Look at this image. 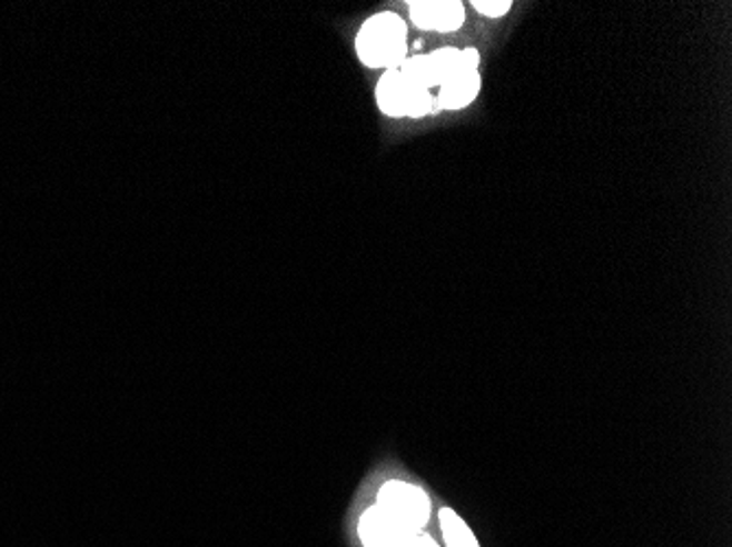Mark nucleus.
Masks as SVG:
<instances>
[{"mask_svg": "<svg viewBox=\"0 0 732 547\" xmlns=\"http://www.w3.org/2000/svg\"><path fill=\"white\" fill-rule=\"evenodd\" d=\"M377 506L390 513L410 533H422L431 517L428 495L419 486L406 481H386L379 488Z\"/></svg>", "mask_w": 732, "mask_h": 547, "instance_id": "obj_3", "label": "nucleus"}, {"mask_svg": "<svg viewBox=\"0 0 732 547\" xmlns=\"http://www.w3.org/2000/svg\"><path fill=\"white\" fill-rule=\"evenodd\" d=\"M399 72L408 81H413V83H417V86H422L426 90L439 88V79H437V72H435L431 56H413V58H406L402 62V67H399Z\"/></svg>", "mask_w": 732, "mask_h": 547, "instance_id": "obj_8", "label": "nucleus"}, {"mask_svg": "<svg viewBox=\"0 0 732 547\" xmlns=\"http://www.w3.org/2000/svg\"><path fill=\"white\" fill-rule=\"evenodd\" d=\"M393 547H439L428 535L424 533H410L406 537H402Z\"/></svg>", "mask_w": 732, "mask_h": 547, "instance_id": "obj_11", "label": "nucleus"}, {"mask_svg": "<svg viewBox=\"0 0 732 547\" xmlns=\"http://www.w3.org/2000/svg\"><path fill=\"white\" fill-rule=\"evenodd\" d=\"M472 7L487 18H503L512 11V0H474Z\"/></svg>", "mask_w": 732, "mask_h": 547, "instance_id": "obj_10", "label": "nucleus"}, {"mask_svg": "<svg viewBox=\"0 0 732 547\" xmlns=\"http://www.w3.org/2000/svg\"><path fill=\"white\" fill-rule=\"evenodd\" d=\"M406 535H410V530L382 506L368 508L360 519V539L365 547H393Z\"/></svg>", "mask_w": 732, "mask_h": 547, "instance_id": "obj_5", "label": "nucleus"}, {"mask_svg": "<svg viewBox=\"0 0 732 547\" xmlns=\"http://www.w3.org/2000/svg\"><path fill=\"white\" fill-rule=\"evenodd\" d=\"M410 20L424 31L452 33L465 22V7L461 0L410 2Z\"/></svg>", "mask_w": 732, "mask_h": 547, "instance_id": "obj_4", "label": "nucleus"}, {"mask_svg": "<svg viewBox=\"0 0 732 547\" xmlns=\"http://www.w3.org/2000/svg\"><path fill=\"white\" fill-rule=\"evenodd\" d=\"M406 24L393 11H379L363 24L356 51L360 62L368 69H399L406 60Z\"/></svg>", "mask_w": 732, "mask_h": 547, "instance_id": "obj_1", "label": "nucleus"}, {"mask_svg": "<svg viewBox=\"0 0 732 547\" xmlns=\"http://www.w3.org/2000/svg\"><path fill=\"white\" fill-rule=\"evenodd\" d=\"M478 92H481V72L461 70L441 83L435 106L439 110H463L476 101Z\"/></svg>", "mask_w": 732, "mask_h": 547, "instance_id": "obj_6", "label": "nucleus"}, {"mask_svg": "<svg viewBox=\"0 0 732 547\" xmlns=\"http://www.w3.org/2000/svg\"><path fill=\"white\" fill-rule=\"evenodd\" d=\"M431 60H433V67H435V72H437V79H439V86L449 79L452 74L461 72V70H469L463 67V56H461V49H454V47H443V49H437L433 53H428Z\"/></svg>", "mask_w": 732, "mask_h": 547, "instance_id": "obj_9", "label": "nucleus"}, {"mask_svg": "<svg viewBox=\"0 0 732 547\" xmlns=\"http://www.w3.org/2000/svg\"><path fill=\"white\" fill-rule=\"evenodd\" d=\"M377 106L386 117L422 119L433 115L435 95L408 81L399 69H390L382 74L377 83Z\"/></svg>", "mask_w": 732, "mask_h": 547, "instance_id": "obj_2", "label": "nucleus"}, {"mask_svg": "<svg viewBox=\"0 0 732 547\" xmlns=\"http://www.w3.org/2000/svg\"><path fill=\"white\" fill-rule=\"evenodd\" d=\"M441 528H443V537H445L447 547H478L474 533L449 508L441 510Z\"/></svg>", "mask_w": 732, "mask_h": 547, "instance_id": "obj_7", "label": "nucleus"}]
</instances>
